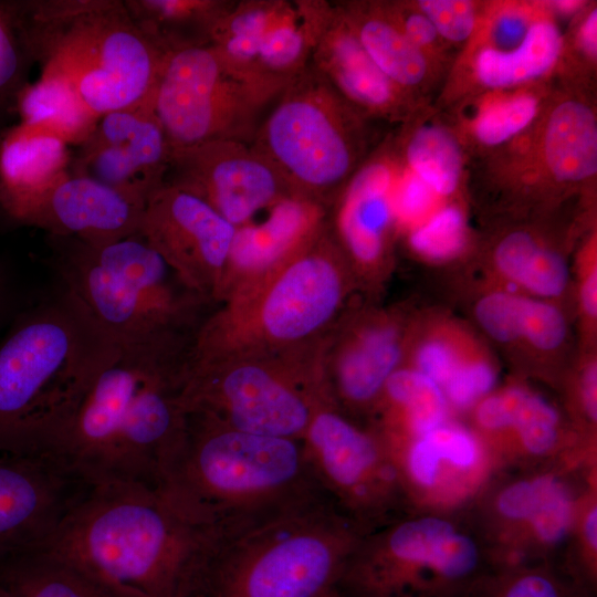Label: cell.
Returning a JSON list of instances; mask_svg holds the SVG:
<instances>
[{
  "label": "cell",
  "instance_id": "cb8c5ba5",
  "mask_svg": "<svg viewBox=\"0 0 597 597\" xmlns=\"http://www.w3.org/2000/svg\"><path fill=\"white\" fill-rule=\"evenodd\" d=\"M310 64L370 119L405 122L417 109L371 61L335 2L318 32Z\"/></svg>",
  "mask_w": 597,
  "mask_h": 597
},
{
  "label": "cell",
  "instance_id": "7c38bea8",
  "mask_svg": "<svg viewBox=\"0 0 597 597\" xmlns=\"http://www.w3.org/2000/svg\"><path fill=\"white\" fill-rule=\"evenodd\" d=\"M594 467L548 464L499 471L462 519L481 543L488 567L557 561L578 496Z\"/></svg>",
  "mask_w": 597,
  "mask_h": 597
},
{
  "label": "cell",
  "instance_id": "db71d44e",
  "mask_svg": "<svg viewBox=\"0 0 597 597\" xmlns=\"http://www.w3.org/2000/svg\"><path fill=\"white\" fill-rule=\"evenodd\" d=\"M8 272L4 264L0 261V313L6 304L8 294Z\"/></svg>",
  "mask_w": 597,
  "mask_h": 597
},
{
  "label": "cell",
  "instance_id": "d4e9b609",
  "mask_svg": "<svg viewBox=\"0 0 597 597\" xmlns=\"http://www.w3.org/2000/svg\"><path fill=\"white\" fill-rule=\"evenodd\" d=\"M538 157L545 176L556 184L575 186L597 174V116L593 102L567 94L541 116Z\"/></svg>",
  "mask_w": 597,
  "mask_h": 597
},
{
  "label": "cell",
  "instance_id": "f5cc1de1",
  "mask_svg": "<svg viewBox=\"0 0 597 597\" xmlns=\"http://www.w3.org/2000/svg\"><path fill=\"white\" fill-rule=\"evenodd\" d=\"M551 4L561 14L569 15L577 13L583 8V1H554Z\"/></svg>",
  "mask_w": 597,
  "mask_h": 597
},
{
  "label": "cell",
  "instance_id": "7bdbcfd3",
  "mask_svg": "<svg viewBox=\"0 0 597 597\" xmlns=\"http://www.w3.org/2000/svg\"><path fill=\"white\" fill-rule=\"evenodd\" d=\"M32 57L15 3L0 2V104L18 94L27 62Z\"/></svg>",
  "mask_w": 597,
  "mask_h": 597
},
{
  "label": "cell",
  "instance_id": "ba28073f",
  "mask_svg": "<svg viewBox=\"0 0 597 597\" xmlns=\"http://www.w3.org/2000/svg\"><path fill=\"white\" fill-rule=\"evenodd\" d=\"M54 238L66 287L119 344L195 334L212 303L191 291L140 233L93 247Z\"/></svg>",
  "mask_w": 597,
  "mask_h": 597
},
{
  "label": "cell",
  "instance_id": "484cf974",
  "mask_svg": "<svg viewBox=\"0 0 597 597\" xmlns=\"http://www.w3.org/2000/svg\"><path fill=\"white\" fill-rule=\"evenodd\" d=\"M335 3L376 66L417 104L430 84L433 62L407 39L384 2Z\"/></svg>",
  "mask_w": 597,
  "mask_h": 597
},
{
  "label": "cell",
  "instance_id": "277c9868",
  "mask_svg": "<svg viewBox=\"0 0 597 597\" xmlns=\"http://www.w3.org/2000/svg\"><path fill=\"white\" fill-rule=\"evenodd\" d=\"M159 492L219 538L327 498L302 440L241 431L196 411H188L186 436Z\"/></svg>",
  "mask_w": 597,
  "mask_h": 597
},
{
  "label": "cell",
  "instance_id": "f35d334b",
  "mask_svg": "<svg viewBox=\"0 0 597 597\" xmlns=\"http://www.w3.org/2000/svg\"><path fill=\"white\" fill-rule=\"evenodd\" d=\"M410 249L430 262H449L465 250L469 226L464 210L458 203L436 209L428 218L409 229Z\"/></svg>",
  "mask_w": 597,
  "mask_h": 597
},
{
  "label": "cell",
  "instance_id": "6da1fadb",
  "mask_svg": "<svg viewBox=\"0 0 597 597\" xmlns=\"http://www.w3.org/2000/svg\"><path fill=\"white\" fill-rule=\"evenodd\" d=\"M184 381L165 342L122 344L90 386L53 455L92 485L160 491L187 431Z\"/></svg>",
  "mask_w": 597,
  "mask_h": 597
},
{
  "label": "cell",
  "instance_id": "4dcf8cb0",
  "mask_svg": "<svg viewBox=\"0 0 597 597\" xmlns=\"http://www.w3.org/2000/svg\"><path fill=\"white\" fill-rule=\"evenodd\" d=\"M0 597H122L70 562L44 549L0 563Z\"/></svg>",
  "mask_w": 597,
  "mask_h": 597
},
{
  "label": "cell",
  "instance_id": "ac0fdd59",
  "mask_svg": "<svg viewBox=\"0 0 597 597\" xmlns=\"http://www.w3.org/2000/svg\"><path fill=\"white\" fill-rule=\"evenodd\" d=\"M165 182L198 196L235 228L293 193L263 155L238 140L172 151Z\"/></svg>",
  "mask_w": 597,
  "mask_h": 597
},
{
  "label": "cell",
  "instance_id": "f546056e",
  "mask_svg": "<svg viewBox=\"0 0 597 597\" xmlns=\"http://www.w3.org/2000/svg\"><path fill=\"white\" fill-rule=\"evenodd\" d=\"M563 36L548 17L536 18L522 42L511 50L481 48L473 60L480 85L506 90L534 82L548 74L563 52Z\"/></svg>",
  "mask_w": 597,
  "mask_h": 597
},
{
  "label": "cell",
  "instance_id": "4fadbf2b",
  "mask_svg": "<svg viewBox=\"0 0 597 597\" xmlns=\"http://www.w3.org/2000/svg\"><path fill=\"white\" fill-rule=\"evenodd\" d=\"M283 88L239 73L210 44L189 45L168 51L151 107L171 153L214 140L252 144Z\"/></svg>",
  "mask_w": 597,
  "mask_h": 597
},
{
  "label": "cell",
  "instance_id": "11a10c76",
  "mask_svg": "<svg viewBox=\"0 0 597 597\" xmlns=\"http://www.w3.org/2000/svg\"><path fill=\"white\" fill-rule=\"evenodd\" d=\"M323 597H341L335 589H332L327 594H325Z\"/></svg>",
  "mask_w": 597,
  "mask_h": 597
},
{
  "label": "cell",
  "instance_id": "f6af8a7d",
  "mask_svg": "<svg viewBox=\"0 0 597 597\" xmlns=\"http://www.w3.org/2000/svg\"><path fill=\"white\" fill-rule=\"evenodd\" d=\"M544 244L532 231L517 229L507 232L493 250L492 260L496 273L503 282L520 289Z\"/></svg>",
  "mask_w": 597,
  "mask_h": 597
},
{
  "label": "cell",
  "instance_id": "7402d4cb",
  "mask_svg": "<svg viewBox=\"0 0 597 597\" xmlns=\"http://www.w3.org/2000/svg\"><path fill=\"white\" fill-rule=\"evenodd\" d=\"M392 153L369 156L328 210L329 231L354 280H379L389 264L397 220Z\"/></svg>",
  "mask_w": 597,
  "mask_h": 597
},
{
  "label": "cell",
  "instance_id": "ab89813d",
  "mask_svg": "<svg viewBox=\"0 0 597 597\" xmlns=\"http://www.w3.org/2000/svg\"><path fill=\"white\" fill-rule=\"evenodd\" d=\"M470 342L455 329H438L417 342L412 360L408 366L429 377L442 390L476 348Z\"/></svg>",
  "mask_w": 597,
  "mask_h": 597
},
{
  "label": "cell",
  "instance_id": "ffe728a7",
  "mask_svg": "<svg viewBox=\"0 0 597 597\" xmlns=\"http://www.w3.org/2000/svg\"><path fill=\"white\" fill-rule=\"evenodd\" d=\"M341 320L324 349L327 395L344 415L369 423L389 377L404 365L405 333L398 317L388 313L368 314L346 325Z\"/></svg>",
  "mask_w": 597,
  "mask_h": 597
},
{
  "label": "cell",
  "instance_id": "8d00e7d4",
  "mask_svg": "<svg viewBox=\"0 0 597 597\" xmlns=\"http://www.w3.org/2000/svg\"><path fill=\"white\" fill-rule=\"evenodd\" d=\"M544 106L542 96L533 90L493 98L481 106L472 121V137L483 147L504 145L540 119Z\"/></svg>",
  "mask_w": 597,
  "mask_h": 597
},
{
  "label": "cell",
  "instance_id": "e0dca14e",
  "mask_svg": "<svg viewBox=\"0 0 597 597\" xmlns=\"http://www.w3.org/2000/svg\"><path fill=\"white\" fill-rule=\"evenodd\" d=\"M93 486L55 455L0 453V563L43 548Z\"/></svg>",
  "mask_w": 597,
  "mask_h": 597
},
{
  "label": "cell",
  "instance_id": "2e32d148",
  "mask_svg": "<svg viewBox=\"0 0 597 597\" xmlns=\"http://www.w3.org/2000/svg\"><path fill=\"white\" fill-rule=\"evenodd\" d=\"M235 230L201 198L166 182L146 200L139 226L185 285L214 305Z\"/></svg>",
  "mask_w": 597,
  "mask_h": 597
},
{
  "label": "cell",
  "instance_id": "60d3db41",
  "mask_svg": "<svg viewBox=\"0 0 597 597\" xmlns=\"http://www.w3.org/2000/svg\"><path fill=\"white\" fill-rule=\"evenodd\" d=\"M498 378L494 362L476 348L442 387L451 412H469L496 388Z\"/></svg>",
  "mask_w": 597,
  "mask_h": 597
},
{
  "label": "cell",
  "instance_id": "ee69618b",
  "mask_svg": "<svg viewBox=\"0 0 597 597\" xmlns=\"http://www.w3.org/2000/svg\"><path fill=\"white\" fill-rule=\"evenodd\" d=\"M567 332L566 318L555 304L527 296L520 345L540 354H552L564 345Z\"/></svg>",
  "mask_w": 597,
  "mask_h": 597
},
{
  "label": "cell",
  "instance_id": "816d5d0a",
  "mask_svg": "<svg viewBox=\"0 0 597 597\" xmlns=\"http://www.w3.org/2000/svg\"><path fill=\"white\" fill-rule=\"evenodd\" d=\"M576 44L589 61H596L597 54V9L589 8L576 30Z\"/></svg>",
  "mask_w": 597,
  "mask_h": 597
},
{
  "label": "cell",
  "instance_id": "52a82bcc",
  "mask_svg": "<svg viewBox=\"0 0 597 597\" xmlns=\"http://www.w3.org/2000/svg\"><path fill=\"white\" fill-rule=\"evenodd\" d=\"M19 14L41 74L67 83L96 116L151 103L169 50L139 27L124 2L84 1L51 19L22 9Z\"/></svg>",
  "mask_w": 597,
  "mask_h": 597
},
{
  "label": "cell",
  "instance_id": "4316f807",
  "mask_svg": "<svg viewBox=\"0 0 597 597\" xmlns=\"http://www.w3.org/2000/svg\"><path fill=\"white\" fill-rule=\"evenodd\" d=\"M452 418L441 388L402 365L388 379L371 425L390 447L419 437Z\"/></svg>",
  "mask_w": 597,
  "mask_h": 597
},
{
  "label": "cell",
  "instance_id": "f1b7e54d",
  "mask_svg": "<svg viewBox=\"0 0 597 597\" xmlns=\"http://www.w3.org/2000/svg\"><path fill=\"white\" fill-rule=\"evenodd\" d=\"M331 6L324 0L283 1L259 45L258 69L264 80L285 86L310 65Z\"/></svg>",
  "mask_w": 597,
  "mask_h": 597
},
{
  "label": "cell",
  "instance_id": "30bf717a",
  "mask_svg": "<svg viewBox=\"0 0 597 597\" xmlns=\"http://www.w3.org/2000/svg\"><path fill=\"white\" fill-rule=\"evenodd\" d=\"M325 344L190 363L181 392L187 411L241 431L302 440L317 407L329 399Z\"/></svg>",
  "mask_w": 597,
  "mask_h": 597
},
{
  "label": "cell",
  "instance_id": "f907efd6",
  "mask_svg": "<svg viewBox=\"0 0 597 597\" xmlns=\"http://www.w3.org/2000/svg\"><path fill=\"white\" fill-rule=\"evenodd\" d=\"M578 301L585 322L590 325L597 317V268L596 254L590 251L580 265Z\"/></svg>",
  "mask_w": 597,
  "mask_h": 597
},
{
  "label": "cell",
  "instance_id": "d6986e66",
  "mask_svg": "<svg viewBox=\"0 0 597 597\" xmlns=\"http://www.w3.org/2000/svg\"><path fill=\"white\" fill-rule=\"evenodd\" d=\"M145 203L71 170L1 207L13 221L100 247L139 232Z\"/></svg>",
  "mask_w": 597,
  "mask_h": 597
},
{
  "label": "cell",
  "instance_id": "bcb514c9",
  "mask_svg": "<svg viewBox=\"0 0 597 597\" xmlns=\"http://www.w3.org/2000/svg\"><path fill=\"white\" fill-rule=\"evenodd\" d=\"M413 4L430 20L444 42L460 44L478 29L476 6L467 0H419Z\"/></svg>",
  "mask_w": 597,
  "mask_h": 597
},
{
  "label": "cell",
  "instance_id": "5bb4252c",
  "mask_svg": "<svg viewBox=\"0 0 597 597\" xmlns=\"http://www.w3.org/2000/svg\"><path fill=\"white\" fill-rule=\"evenodd\" d=\"M302 442L321 490L364 535L412 513L388 447L373 426L344 415L327 398Z\"/></svg>",
  "mask_w": 597,
  "mask_h": 597
},
{
  "label": "cell",
  "instance_id": "8fae6325",
  "mask_svg": "<svg viewBox=\"0 0 597 597\" xmlns=\"http://www.w3.org/2000/svg\"><path fill=\"white\" fill-rule=\"evenodd\" d=\"M486 568L461 516L410 513L364 535L334 589L341 597H460Z\"/></svg>",
  "mask_w": 597,
  "mask_h": 597
},
{
  "label": "cell",
  "instance_id": "b9f144b4",
  "mask_svg": "<svg viewBox=\"0 0 597 597\" xmlns=\"http://www.w3.org/2000/svg\"><path fill=\"white\" fill-rule=\"evenodd\" d=\"M526 297L509 289L488 292L474 307L480 327L498 343L519 345Z\"/></svg>",
  "mask_w": 597,
  "mask_h": 597
},
{
  "label": "cell",
  "instance_id": "836d02e7",
  "mask_svg": "<svg viewBox=\"0 0 597 597\" xmlns=\"http://www.w3.org/2000/svg\"><path fill=\"white\" fill-rule=\"evenodd\" d=\"M234 0H132L125 7L167 50L210 43L216 22Z\"/></svg>",
  "mask_w": 597,
  "mask_h": 597
},
{
  "label": "cell",
  "instance_id": "74e56055",
  "mask_svg": "<svg viewBox=\"0 0 597 597\" xmlns=\"http://www.w3.org/2000/svg\"><path fill=\"white\" fill-rule=\"evenodd\" d=\"M563 554V568L591 597L597 583V475L587 481L578 496Z\"/></svg>",
  "mask_w": 597,
  "mask_h": 597
},
{
  "label": "cell",
  "instance_id": "d6a6232c",
  "mask_svg": "<svg viewBox=\"0 0 597 597\" xmlns=\"http://www.w3.org/2000/svg\"><path fill=\"white\" fill-rule=\"evenodd\" d=\"M20 123L42 128L67 145H82L100 119L64 81L41 74L17 96Z\"/></svg>",
  "mask_w": 597,
  "mask_h": 597
},
{
  "label": "cell",
  "instance_id": "c3c4849f",
  "mask_svg": "<svg viewBox=\"0 0 597 597\" xmlns=\"http://www.w3.org/2000/svg\"><path fill=\"white\" fill-rule=\"evenodd\" d=\"M437 197L423 181L408 171L395 187L394 207L397 227L411 229L422 222L436 210Z\"/></svg>",
  "mask_w": 597,
  "mask_h": 597
},
{
  "label": "cell",
  "instance_id": "d590c367",
  "mask_svg": "<svg viewBox=\"0 0 597 597\" xmlns=\"http://www.w3.org/2000/svg\"><path fill=\"white\" fill-rule=\"evenodd\" d=\"M460 597H590L557 561L488 567Z\"/></svg>",
  "mask_w": 597,
  "mask_h": 597
},
{
  "label": "cell",
  "instance_id": "7dc6e473",
  "mask_svg": "<svg viewBox=\"0 0 597 597\" xmlns=\"http://www.w3.org/2000/svg\"><path fill=\"white\" fill-rule=\"evenodd\" d=\"M407 39L433 63L444 54V41L430 20L413 4L384 2Z\"/></svg>",
  "mask_w": 597,
  "mask_h": 597
},
{
  "label": "cell",
  "instance_id": "e575fe53",
  "mask_svg": "<svg viewBox=\"0 0 597 597\" xmlns=\"http://www.w3.org/2000/svg\"><path fill=\"white\" fill-rule=\"evenodd\" d=\"M284 0H234L216 22L210 45L239 73L261 83L284 87L264 80L258 69V52L263 32ZM286 86V85H285Z\"/></svg>",
  "mask_w": 597,
  "mask_h": 597
},
{
  "label": "cell",
  "instance_id": "3957f363",
  "mask_svg": "<svg viewBox=\"0 0 597 597\" xmlns=\"http://www.w3.org/2000/svg\"><path fill=\"white\" fill-rule=\"evenodd\" d=\"M119 347L64 286L23 314L0 345V453L52 454Z\"/></svg>",
  "mask_w": 597,
  "mask_h": 597
},
{
  "label": "cell",
  "instance_id": "44dd1931",
  "mask_svg": "<svg viewBox=\"0 0 597 597\" xmlns=\"http://www.w3.org/2000/svg\"><path fill=\"white\" fill-rule=\"evenodd\" d=\"M171 148L151 103L100 117L70 170L143 203L165 184Z\"/></svg>",
  "mask_w": 597,
  "mask_h": 597
},
{
  "label": "cell",
  "instance_id": "9c48e42d",
  "mask_svg": "<svg viewBox=\"0 0 597 597\" xmlns=\"http://www.w3.org/2000/svg\"><path fill=\"white\" fill-rule=\"evenodd\" d=\"M370 121L310 64L269 107L251 145L294 195L329 210L369 157Z\"/></svg>",
  "mask_w": 597,
  "mask_h": 597
},
{
  "label": "cell",
  "instance_id": "8992f818",
  "mask_svg": "<svg viewBox=\"0 0 597 597\" xmlns=\"http://www.w3.org/2000/svg\"><path fill=\"white\" fill-rule=\"evenodd\" d=\"M364 536L327 498L221 537L198 597H323Z\"/></svg>",
  "mask_w": 597,
  "mask_h": 597
},
{
  "label": "cell",
  "instance_id": "7a4b0ae2",
  "mask_svg": "<svg viewBox=\"0 0 597 597\" xmlns=\"http://www.w3.org/2000/svg\"><path fill=\"white\" fill-rule=\"evenodd\" d=\"M219 537L159 491L94 485L43 546L122 597H198Z\"/></svg>",
  "mask_w": 597,
  "mask_h": 597
},
{
  "label": "cell",
  "instance_id": "681fc988",
  "mask_svg": "<svg viewBox=\"0 0 597 597\" xmlns=\"http://www.w3.org/2000/svg\"><path fill=\"white\" fill-rule=\"evenodd\" d=\"M494 15L490 29L491 43L496 50H511L519 45L535 20L522 6H510Z\"/></svg>",
  "mask_w": 597,
  "mask_h": 597
},
{
  "label": "cell",
  "instance_id": "83f0119b",
  "mask_svg": "<svg viewBox=\"0 0 597 597\" xmlns=\"http://www.w3.org/2000/svg\"><path fill=\"white\" fill-rule=\"evenodd\" d=\"M69 145L35 126L19 123L0 139V208L35 192L70 170Z\"/></svg>",
  "mask_w": 597,
  "mask_h": 597
},
{
  "label": "cell",
  "instance_id": "1f68e13d",
  "mask_svg": "<svg viewBox=\"0 0 597 597\" xmlns=\"http://www.w3.org/2000/svg\"><path fill=\"white\" fill-rule=\"evenodd\" d=\"M399 150L408 171L423 181L438 197H451L461 186L464 168L463 147L453 129L440 122L409 117Z\"/></svg>",
  "mask_w": 597,
  "mask_h": 597
},
{
  "label": "cell",
  "instance_id": "9a60e30c",
  "mask_svg": "<svg viewBox=\"0 0 597 597\" xmlns=\"http://www.w3.org/2000/svg\"><path fill=\"white\" fill-rule=\"evenodd\" d=\"M388 450L412 513L461 516L500 471L480 437L453 418Z\"/></svg>",
  "mask_w": 597,
  "mask_h": 597
},
{
  "label": "cell",
  "instance_id": "5b68a950",
  "mask_svg": "<svg viewBox=\"0 0 597 597\" xmlns=\"http://www.w3.org/2000/svg\"><path fill=\"white\" fill-rule=\"evenodd\" d=\"M355 283L327 224L276 271L217 304L195 334L190 363L320 343L342 318Z\"/></svg>",
  "mask_w": 597,
  "mask_h": 597
},
{
  "label": "cell",
  "instance_id": "603a6c76",
  "mask_svg": "<svg viewBox=\"0 0 597 597\" xmlns=\"http://www.w3.org/2000/svg\"><path fill=\"white\" fill-rule=\"evenodd\" d=\"M328 209L289 195L235 230L216 305L276 271L327 227Z\"/></svg>",
  "mask_w": 597,
  "mask_h": 597
}]
</instances>
